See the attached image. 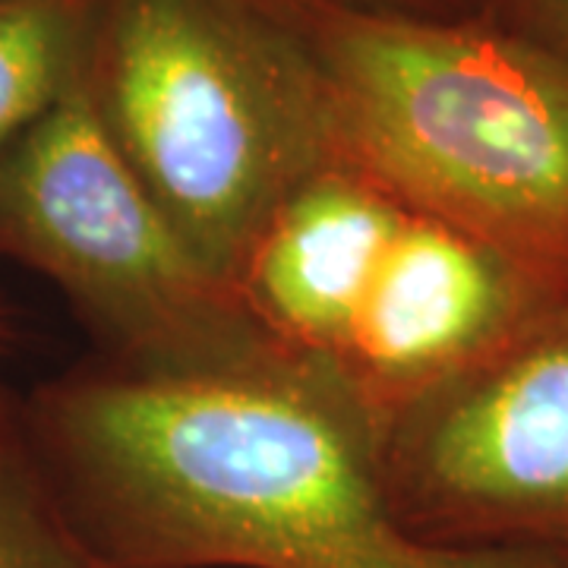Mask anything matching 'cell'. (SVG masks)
<instances>
[{
	"instance_id": "cell-1",
	"label": "cell",
	"mask_w": 568,
	"mask_h": 568,
	"mask_svg": "<svg viewBox=\"0 0 568 568\" xmlns=\"http://www.w3.org/2000/svg\"><path fill=\"white\" fill-rule=\"evenodd\" d=\"M26 420L73 525L118 568H568L410 534L376 439L306 373L155 379L99 361L32 388Z\"/></svg>"
},
{
	"instance_id": "cell-2",
	"label": "cell",
	"mask_w": 568,
	"mask_h": 568,
	"mask_svg": "<svg viewBox=\"0 0 568 568\" xmlns=\"http://www.w3.org/2000/svg\"><path fill=\"white\" fill-rule=\"evenodd\" d=\"M284 7L320 70L335 155L568 291L566 63L477 22Z\"/></svg>"
},
{
	"instance_id": "cell-3",
	"label": "cell",
	"mask_w": 568,
	"mask_h": 568,
	"mask_svg": "<svg viewBox=\"0 0 568 568\" xmlns=\"http://www.w3.org/2000/svg\"><path fill=\"white\" fill-rule=\"evenodd\" d=\"M85 85L142 190L231 287L272 209L338 159L316 61L275 0H89Z\"/></svg>"
},
{
	"instance_id": "cell-4",
	"label": "cell",
	"mask_w": 568,
	"mask_h": 568,
	"mask_svg": "<svg viewBox=\"0 0 568 568\" xmlns=\"http://www.w3.org/2000/svg\"><path fill=\"white\" fill-rule=\"evenodd\" d=\"M0 256L54 284L104 361L136 376L306 373L142 190L104 130L85 70L0 155Z\"/></svg>"
},
{
	"instance_id": "cell-5",
	"label": "cell",
	"mask_w": 568,
	"mask_h": 568,
	"mask_svg": "<svg viewBox=\"0 0 568 568\" xmlns=\"http://www.w3.org/2000/svg\"><path fill=\"white\" fill-rule=\"evenodd\" d=\"M392 508L426 544L568 556V297L376 436Z\"/></svg>"
},
{
	"instance_id": "cell-6",
	"label": "cell",
	"mask_w": 568,
	"mask_h": 568,
	"mask_svg": "<svg viewBox=\"0 0 568 568\" xmlns=\"http://www.w3.org/2000/svg\"><path fill=\"white\" fill-rule=\"evenodd\" d=\"M566 297L506 250L405 209L328 386L376 439L407 407L477 369Z\"/></svg>"
},
{
	"instance_id": "cell-7",
	"label": "cell",
	"mask_w": 568,
	"mask_h": 568,
	"mask_svg": "<svg viewBox=\"0 0 568 568\" xmlns=\"http://www.w3.org/2000/svg\"><path fill=\"white\" fill-rule=\"evenodd\" d=\"M405 209L335 159L272 209L237 265L234 291L246 313L325 386Z\"/></svg>"
},
{
	"instance_id": "cell-8",
	"label": "cell",
	"mask_w": 568,
	"mask_h": 568,
	"mask_svg": "<svg viewBox=\"0 0 568 568\" xmlns=\"http://www.w3.org/2000/svg\"><path fill=\"white\" fill-rule=\"evenodd\" d=\"M89 0H0V155L80 80Z\"/></svg>"
},
{
	"instance_id": "cell-9",
	"label": "cell",
	"mask_w": 568,
	"mask_h": 568,
	"mask_svg": "<svg viewBox=\"0 0 568 568\" xmlns=\"http://www.w3.org/2000/svg\"><path fill=\"white\" fill-rule=\"evenodd\" d=\"M0 568H118L73 525L41 465L26 395L0 383Z\"/></svg>"
},
{
	"instance_id": "cell-10",
	"label": "cell",
	"mask_w": 568,
	"mask_h": 568,
	"mask_svg": "<svg viewBox=\"0 0 568 568\" xmlns=\"http://www.w3.org/2000/svg\"><path fill=\"white\" fill-rule=\"evenodd\" d=\"M518 29H508L568 67V0H515Z\"/></svg>"
}]
</instances>
